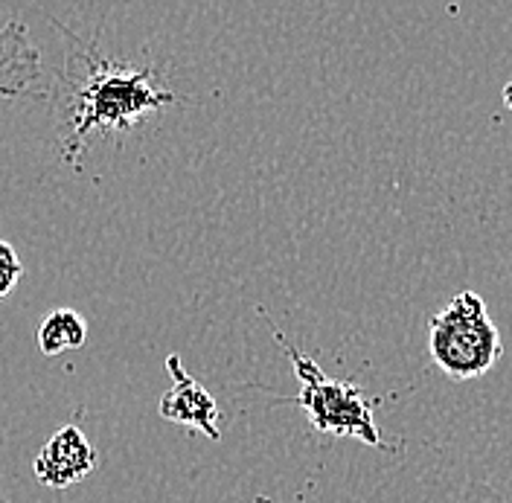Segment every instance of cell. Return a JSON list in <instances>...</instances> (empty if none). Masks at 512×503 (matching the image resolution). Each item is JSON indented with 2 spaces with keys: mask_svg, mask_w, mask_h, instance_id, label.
Returning a JSON list of instances; mask_svg holds the SVG:
<instances>
[{
  "mask_svg": "<svg viewBox=\"0 0 512 503\" xmlns=\"http://www.w3.org/2000/svg\"><path fill=\"white\" fill-rule=\"evenodd\" d=\"M501 99H504V105H507V108L512 111V79L507 82V85H504V91H501Z\"/></svg>",
  "mask_w": 512,
  "mask_h": 503,
  "instance_id": "cell-10",
  "label": "cell"
},
{
  "mask_svg": "<svg viewBox=\"0 0 512 503\" xmlns=\"http://www.w3.org/2000/svg\"><path fill=\"white\" fill-rule=\"evenodd\" d=\"M166 373L172 378V387L160 399V419L192 428V431L204 434L207 440H222V410H219L216 396L184 370L178 355L166 358Z\"/></svg>",
  "mask_w": 512,
  "mask_h": 503,
  "instance_id": "cell-4",
  "label": "cell"
},
{
  "mask_svg": "<svg viewBox=\"0 0 512 503\" xmlns=\"http://www.w3.org/2000/svg\"><path fill=\"white\" fill-rule=\"evenodd\" d=\"M73 64H79L82 73L73 79L67 120L59 134L62 158L73 169H79L94 140L134 131L181 102L155 70L111 62L99 56L96 47H82V56H73Z\"/></svg>",
  "mask_w": 512,
  "mask_h": 503,
  "instance_id": "cell-1",
  "label": "cell"
},
{
  "mask_svg": "<svg viewBox=\"0 0 512 503\" xmlns=\"http://www.w3.org/2000/svg\"><path fill=\"white\" fill-rule=\"evenodd\" d=\"M428 352L434 364L454 381L480 378L501 361V332L480 294L460 291L446 309L431 317Z\"/></svg>",
  "mask_w": 512,
  "mask_h": 503,
  "instance_id": "cell-3",
  "label": "cell"
},
{
  "mask_svg": "<svg viewBox=\"0 0 512 503\" xmlns=\"http://www.w3.org/2000/svg\"><path fill=\"white\" fill-rule=\"evenodd\" d=\"M259 315L265 317V323L271 326L274 341L283 346V352L291 361V370H294V376L300 381V393L291 396V399H280V402L297 405V408L303 410L318 434L352 437V440H361L370 448H382L387 454H399V445L384 440L379 425H376V405H379L376 396H370L355 381H341V378L326 376L315 358L300 352L271 323V317L265 315V309H259Z\"/></svg>",
  "mask_w": 512,
  "mask_h": 503,
  "instance_id": "cell-2",
  "label": "cell"
},
{
  "mask_svg": "<svg viewBox=\"0 0 512 503\" xmlns=\"http://www.w3.org/2000/svg\"><path fill=\"white\" fill-rule=\"evenodd\" d=\"M44 76L41 50L21 18L0 24V99H18Z\"/></svg>",
  "mask_w": 512,
  "mask_h": 503,
  "instance_id": "cell-6",
  "label": "cell"
},
{
  "mask_svg": "<svg viewBox=\"0 0 512 503\" xmlns=\"http://www.w3.org/2000/svg\"><path fill=\"white\" fill-rule=\"evenodd\" d=\"M96 466H99V454L94 442L82 434L79 425H64L41 445L32 472L47 489H67L82 483L88 474H94Z\"/></svg>",
  "mask_w": 512,
  "mask_h": 503,
  "instance_id": "cell-5",
  "label": "cell"
},
{
  "mask_svg": "<svg viewBox=\"0 0 512 503\" xmlns=\"http://www.w3.org/2000/svg\"><path fill=\"white\" fill-rule=\"evenodd\" d=\"M35 341H38L41 355L47 358H56L67 349H79L88 341V320L76 309H53L41 317Z\"/></svg>",
  "mask_w": 512,
  "mask_h": 503,
  "instance_id": "cell-7",
  "label": "cell"
},
{
  "mask_svg": "<svg viewBox=\"0 0 512 503\" xmlns=\"http://www.w3.org/2000/svg\"><path fill=\"white\" fill-rule=\"evenodd\" d=\"M451 503H510L504 501L492 486H486V483H469L463 492H460V498Z\"/></svg>",
  "mask_w": 512,
  "mask_h": 503,
  "instance_id": "cell-9",
  "label": "cell"
},
{
  "mask_svg": "<svg viewBox=\"0 0 512 503\" xmlns=\"http://www.w3.org/2000/svg\"><path fill=\"white\" fill-rule=\"evenodd\" d=\"M21 280H24V262H21V256H18V251L6 239H0V300H6L18 288Z\"/></svg>",
  "mask_w": 512,
  "mask_h": 503,
  "instance_id": "cell-8",
  "label": "cell"
}]
</instances>
